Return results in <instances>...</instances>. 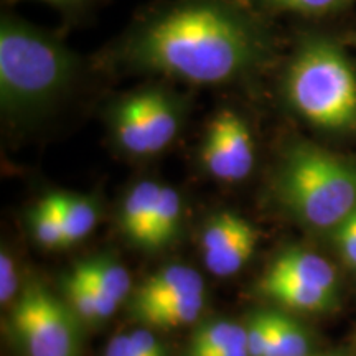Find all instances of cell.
I'll return each mask as SVG.
<instances>
[{
	"mask_svg": "<svg viewBox=\"0 0 356 356\" xmlns=\"http://www.w3.org/2000/svg\"><path fill=\"white\" fill-rule=\"evenodd\" d=\"M262 42L256 26L216 2L185 3L140 29L127 47L139 70L197 84L229 83L259 61Z\"/></svg>",
	"mask_w": 356,
	"mask_h": 356,
	"instance_id": "1",
	"label": "cell"
},
{
	"mask_svg": "<svg viewBox=\"0 0 356 356\" xmlns=\"http://www.w3.org/2000/svg\"><path fill=\"white\" fill-rule=\"evenodd\" d=\"M76 61L42 30L10 19L0 25V102L8 114H32L60 97L73 81Z\"/></svg>",
	"mask_w": 356,
	"mask_h": 356,
	"instance_id": "2",
	"label": "cell"
},
{
	"mask_svg": "<svg viewBox=\"0 0 356 356\" xmlns=\"http://www.w3.org/2000/svg\"><path fill=\"white\" fill-rule=\"evenodd\" d=\"M275 190L302 222L337 228L356 210V165L317 145L297 142L280 162Z\"/></svg>",
	"mask_w": 356,
	"mask_h": 356,
	"instance_id": "3",
	"label": "cell"
},
{
	"mask_svg": "<svg viewBox=\"0 0 356 356\" xmlns=\"http://www.w3.org/2000/svg\"><path fill=\"white\" fill-rule=\"evenodd\" d=\"M286 96L297 114L327 131L356 129V71L343 50L309 40L289 65Z\"/></svg>",
	"mask_w": 356,
	"mask_h": 356,
	"instance_id": "4",
	"label": "cell"
},
{
	"mask_svg": "<svg viewBox=\"0 0 356 356\" xmlns=\"http://www.w3.org/2000/svg\"><path fill=\"white\" fill-rule=\"evenodd\" d=\"M10 323L26 356H81V318L40 282L24 287Z\"/></svg>",
	"mask_w": 356,
	"mask_h": 356,
	"instance_id": "5",
	"label": "cell"
},
{
	"mask_svg": "<svg viewBox=\"0 0 356 356\" xmlns=\"http://www.w3.org/2000/svg\"><path fill=\"white\" fill-rule=\"evenodd\" d=\"M181 104L170 92L150 88L124 97L113 111L115 142L132 155H152L180 132Z\"/></svg>",
	"mask_w": 356,
	"mask_h": 356,
	"instance_id": "6",
	"label": "cell"
},
{
	"mask_svg": "<svg viewBox=\"0 0 356 356\" xmlns=\"http://www.w3.org/2000/svg\"><path fill=\"white\" fill-rule=\"evenodd\" d=\"M254 140L241 115L221 111L207 129L202 162L207 172L218 180H244L254 167Z\"/></svg>",
	"mask_w": 356,
	"mask_h": 356,
	"instance_id": "7",
	"label": "cell"
},
{
	"mask_svg": "<svg viewBox=\"0 0 356 356\" xmlns=\"http://www.w3.org/2000/svg\"><path fill=\"white\" fill-rule=\"evenodd\" d=\"M204 282L202 274L186 266H168L149 275L140 284L132 299V312L149 309L177 297L203 293Z\"/></svg>",
	"mask_w": 356,
	"mask_h": 356,
	"instance_id": "8",
	"label": "cell"
},
{
	"mask_svg": "<svg viewBox=\"0 0 356 356\" xmlns=\"http://www.w3.org/2000/svg\"><path fill=\"white\" fill-rule=\"evenodd\" d=\"M160 190H162V185L157 181L142 180L129 190L122 202L119 222H121L124 234L139 246L145 248L149 241Z\"/></svg>",
	"mask_w": 356,
	"mask_h": 356,
	"instance_id": "9",
	"label": "cell"
},
{
	"mask_svg": "<svg viewBox=\"0 0 356 356\" xmlns=\"http://www.w3.org/2000/svg\"><path fill=\"white\" fill-rule=\"evenodd\" d=\"M267 273L337 292V274L330 262L299 248L286 249L280 252Z\"/></svg>",
	"mask_w": 356,
	"mask_h": 356,
	"instance_id": "10",
	"label": "cell"
},
{
	"mask_svg": "<svg viewBox=\"0 0 356 356\" xmlns=\"http://www.w3.org/2000/svg\"><path fill=\"white\" fill-rule=\"evenodd\" d=\"M261 292L289 309L323 312L335 304V293L325 289L297 282V280L266 273L261 280Z\"/></svg>",
	"mask_w": 356,
	"mask_h": 356,
	"instance_id": "11",
	"label": "cell"
},
{
	"mask_svg": "<svg viewBox=\"0 0 356 356\" xmlns=\"http://www.w3.org/2000/svg\"><path fill=\"white\" fill-rule=\"evenodd\" d=\"M76 274L95 286L106 299L121 305L131 292V275L121 262L109 256L84 259L73 267Z\"/></svg>",
	"mask_w": 356,
	"mask_h": 356,
	"instance_id": "12",
	"label": "cell"
},
{
	"mask_svg": "<svg viewBox=\"0 0 356 356\" xmlns=\"http://www.w3.org/2000/svg\"><path fill=\"white\" fill-rule=\"evenodd\" d=\"M63 291L66 304L86 323H97L109 318L119 307L113 300L106 299L95 286L74 270L65 277Z\"/></svg>",
	"mask_w": 356,
	"mask_h": 356,
	"instance_id": "13",
	"label": "cell"
},
{
	"mask_svg": "<svg viewBox=\"0 0 356 356\" xmlns=\"http://www.w3.org/2000/svg\"><path fill=\"white\" fill-rule=\"evenodd\" d=\"M204 309L203 293L177 297V299L162 302L149 309L132 312L137 322L154 328H175L195 322Z\"/></svg>",
	"mask_w": 356,
	"mask_h": 356,
	"instance_id": "14",
	"label": "cell"
},
{
	"mask_svg": "<svg viewBox=\"0 0 356 356\" xmlns=\"http://www.w3.org/2000/svg\"><path fill=\"white\" fill-rule=\"evenodd\" d=\"M53 197L60 211L66 246L79 243L95 229L97 204L91 198L71 193H53Z\"/></svg>",
	"mask_w": 356,
	"mask_h": 356,
	"instance_id": "15",
	"label": "cell"
},
{
	"mask_svg": "<svg viewBox=\"0 0 356 356\" xmlns=\"http://www.w3.org/2000/svg\"><path fill=\"white\" fill-rule=\"evenodd\" d=\"M181 213H184V207H181V198L178 191L172 186L162 185L145 248L159 249L172 243L180 228Z\"/></svg>",
	"mask_w": 356,
	"mask_h": 356,
	"instance_id": "16",
	"label": "cell"
},
{
	"mask_svg": "<svg viewBox=\"0 0 356 356\" xmlns=\"http://www.w3.org/2000/svg\"><path fill=\"white\" fill-rule=\"evenodd\" d=\"M248 343L246 327L233 322H211L200 327L191 337L186 356H208L231 346Z\"/></svg>",
	"mask_w": 356,
	"mask_h": 356,
	"instance_id": "17",
	"label": "cell"
},
{
	"mask_svg": "<svg viewBox=\"0 0 356 356\" xmlns=\"http://www.w3.org/2000/svg\"><path fill=\"white\" fill-rule=\"evenodd\" d=\"M269 314L270 323L266 356H309V338L304 328L280 312Z\"/></svg>",
	"mask_w": 356,
	"mask_h": 356,
	"instance_id": "18",
	"label": "cell"
},
{
	"mask_svg": "<svg viewBox=\"0 0 356 356\" xmlns=\"http://www.w3.org/2000/svg\"><path fill=\"white\" fill-rule=\"evenodd\" d=\"M252 229H256L254 226L236 213H218L207 222L202 238H200L203 254L231 246L233 243L239 241L243 236L251 233Z\"/></svg>",
	"mask_w": 356,
	"mask_h": 356,
	"instance_id": "19",
	"label": "cell"
},
{
	"mask_svg": "<svg viewBox=\"0 0 356 356\" xmlns=\"http://www.w3.org/2000/svg\"><path fill=\"white\" fill-rule=\"evenodd\" d=\"M30 226L38 244L47 249L66 248L63 225L53 193L40 200L30 213Z\"/></svg>",
	"mask_w": 356,
	"mask_h": 356,
	"instance_id": "20",
	"label": "cell"
},
{
	"mask_svg": "<svg viewBox=\"0 0 356 356\" xmlns=\"http://www.w3.org/2000/svg\"><path fill=\"white\" fill-rule=\"evenodd\" d=\"M257 239H259L257 231L252 229L251 233L243 236L239 241L233 243L231 246L220 249V251L203 254L204 264H207L210 273L220 275V277L233 275L238 273L243 266H246V262L251 259L252 254H254Z\"/></svg>",
	"mask_w": 356,
	"mask_h": 356,
	"instance_id": "21",
	"label": "cell"
},
{
	"mask_svg": "<svg viewBox=\"0 0 356 356\" xmlns=\"http://www.w3.org/2000/svg\"><path fill=\"white\" fill-rule=\"evenodd\" d=\"M269 312H257L246 325L248 350L251 356H266L267 338H269Z\"/></svg>",
	"mask_w": 356,
	"mask_h": 356,
	"instance_id": "22",
	"label": "cell"
},
{
	"mask_svg": "<svg viewBox=\"0 0 356 356\" xmlns=\"http://www.w3.org/2000/svg\"><path fill=\"white\" fill-rule=\"evenodd\" d=\"M335 238L345 262L356 269V210L337 226Z\"/></svg>",
	"mask_w": 356,
	"mask_h": 356,
	"instance_id": "23",
	"label": "cell"
},
{
	"mask_svg": "<svg viewBox=\"0 0 356 356\" xmlns=\"http://www.w3.org/2000/svg\"><path fill=\"white\" fill-rule=\"evenodd\" d=\"M19 291V273L15 269V261L7 249L0 252V302L6 305L17 296Z\"/></svg>",
	"mask_w": 356,
	"mask_h": 356,
	"instance_id": "24",
	"label": "cell"
},
{
	"mask_svg": "<svg viewBox=\"0 0 356 356\" xmlns=\"http://www.w3.org/2000/svg\"><path fill=\"white\" fill-rule=\"evenodd\" d=\"M129 338L139 356H167V351L163 350L159 338L147 328H137L129 333Z\"/></svg>",
	"mask_w": 356,
	"mask_h": 356,
	"instance_id": "25",
	"label": "cell"
},
{
	"mask_svg": "<svg viewBox=\"0 0 356 356\" xmlns=\"http://www.w3.org/2000/svg\"><path fill=\"white\" fill-rule=\"evenodd\" d=\"M280 7L291 8V10L304 13H325L335 10L350 0H273Z\"/></svg>",
	"mask_w": 356,
	"mask_h": 356,
	"instance_id": "26",
	"label": "cell"
},
{
	"mask_svg": "<svg viewBox=\"0 0 356 356\" xmlns=\"http://www.w3.org/2000/svg\"><path fill=\"white\" fill-rule=\"evenodd\" d=\"M104 356H139L131 343L129 335L114 337L106 346Z\"/></svg>",
	"mask_w": 356,
	"mask_h": 356,
	"instance_id": "27",
	"label": "cell"
},
{
	"mask_svg": "<svg viewBox=\"0 0 356 356\" xmlns=\"http://www.w3.org/2000/svg\"><path fill=\"white\" fill-rule=\"evenodd\" d=\"M208 356H251V355H249L248 343H243V345L231 346V348H226L221 351H215V353H211Z\"/></svg>",
	"mask_w": 356,
	"mask_h": 356,
	"instance_id": "28",
	"label": "cell"
},
{
	"mask_svg": "<svg viewBox=\"0 0 356 356\" xmlns=\"http://www.w3.org/2000/svg\"><path fill=\"white\" fill-rule=\"evenodd\" d=\"M44 2L56 3V6H70V3H74V2H78V0H44Z\"/></svg>",
	"mask_w": 356,
	"mask_h": 356,
	"instance_id": "29",
	"label": "cell"
}]
</instances>
